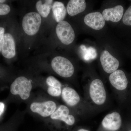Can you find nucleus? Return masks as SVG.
Listing matches in <instances>:
<instances>
[{"instance_id":"nucleus-1","label":"nucleus","mask_w":131,"mask_h":131,"mask_svg":"<svg viewBox=\"0 0 131 131\" xmlns=\"http://www.w3.org/2000/svg\"><path fill=\"white\" fill-rule=\"evenodd\" d=\"M32 88L30 81L26 78L20 77L15 79L10 86V92L12 94L18 95L22 100H27L30 96Z\"/></svg>"},{"instance_id":"nucleus-2","label":"nucleus","mask_w":131,"mask_h":131,"mask_svg":"<svg viewBox=\"0 0 131 131\" xmlns=\"http://www.w3.org/2000/svg\"><path fill=\"white\" fill-rule=\"evenodd\" d=\"M51 65L53 70L62 77H70L74 71V68L71 62L63 57H55L51 61Z\"/></svg>"},{"instance_id":"nucleus-3","label":"nucleus","mask_w":131,"mask_h":131,"mask_svg":"<svg viewBox=\"0 0 131 131\" xmlns=\"http://www.w3.org/2000/svg\"><path fill=\"white\" fill-rule=\"evenodd\" d=\"M42 22L40 15L35 12L27 14L22 20V27L25 32L29 35H33L39 30Z\"/></svg>"},{"instance_id":"nucleus-4","label":"nucleus","mask_w":131,"mask_h":131,"mask_svg":"<svg viewBox=\"0 0 131 131\" xmlns=\"http://www.w3.org/2000/svg\"><path fill=\"white\" fill-rule=\"evenodd\" d=\"M89 92L90 97L94 103L99 105L104 104L106 95L101 80L96 79L91 82L90 86Z\"/></svg>"},{"instance_id":"nucleus-5","label":"nucleus","mask_w":131,"mask_h":131,"mask_svg":"<svg viewBox=\"0 0 131 131\" xmlns=\"http://www.w3.org/2000/svg\"><path fill=\"white\" fill-rule=\"evenodd\" d=\"M56 32L58 38L64 44H70L74 39V32L70 24L67 21L63 20L58 23Z\"/></svg>"},{"instance_id":"nucleus-6","label":"nucleus","mask_w":131,"mask_h":131,"mask_svg":"<svg viewBox=\"0 0 131 131\" xmlns=\"http://www.w3.org/2000/svg\"><path fill=\"white\" fill-rule=\"evenodd\" d=\"M56 103L52 101L43 102H34L31 104L30 108L33 112L37 113L43 117L51 115L56 109Z\"/></svg>"},{"instance_id":"nucleus-7","label":"nucleus","mask_w":131,"mask_h":131,"mask_svg":"<svg viewBox=\"0 0 131 131\" xmlns=\"http://www.w3.org/2000/svg\"><path fill=\"white\" fill-rule=\"evenodd\" d=\"M100 61L103 70L108 74L117 70L119 66L118 60L107 50L103 51L101 53Z\"/></svg>"},{"instance_id":"nucleus-8","label":"nucleus","mask_w":131,"mask_h":131,"mask_svg":"<svg viewBox=\"0 0 131 131\" xmlns=\"http://www.w3.org/2000/svg\"><path fill=\"white\" fill-rule=\"evenodd\" d=\"M84 21L86 25L96 30L102 29L105 24V20L103 15L98 12L86 15L84 17Z\"/></svg>"},{"instance_id":"nucleus-9","label":"nucleus","mask_w":131,"mask_h":131,"mask_svg":"<svg viewBox=\"0 0 131 131\" xmlns=\"http://www.w3.org/2000/svg\"><path fill=\"white\" fill-rule=\"evenodd\" d=\"M102 126L108 130L117 131L122 125V118L118 113L114 112L107 115L102 122Z\"/></svg>"},{"instance_id":"nucleus-10","label":"nucleus","mask_w":131,"mask_h":131,"mask_svg":"<svg viewBox=\"0 0 131 131\" xmlns=\"http://www.w3.org/2000/svg\"><path fill=\"white\" fill-rule=\"evenodd\" d=\"M109 81L115 88L122 91L126 89L128 82L126 75L123 71L117 70L109 76Z\"/></svg>"},{"instance_id":"nucleus-11","label":"nucleus","mask_w":131,"mask_h":131,"mask_svg":"<svg viewBox=\"0 0 131 131\" xmlns=\"http://www.w3.org/2000/svg\"><path fill=\"white\" fill-rule=\"evenodd\" d=\"M0 51L3 56L6 58H12L15 56V43L13 37L9 34H6L4 35Z\"/></svg>"},{"instance_id":"nucleus-12","label":"nucleus","mask_w":131,"mask_h":131,"mask_svg":"<svg viewBox=\"0 0 131 131\" xmlns=\"http://www.w3.org/2000/svg\"><path fill=\"white\" fill-rule=\"evenodd\" d=\"M69 110L66 106L61 105L51 115L52 119L62 121L69 125H72L75 122L73 115L69 114Z\"/></svg>"},{"instance_id":"nucleus-13","label":"nucleus","mask_w":131,"mask_h":131,"mask_svg":"<svg viewBox=\"0 0 131 131\" xmlns=\"http://www.w3.org/2000/svg\"><path fill=\"white\" fill-rule=\"evenodd\" d=\"M124 11V8L122 6L117 5L114 7L104 9L102 14L105 20L117 22L122 18Z\"/></svg>"},{"instance_id":"nucleus-14","label":"nucleus","mask_w":131,"mask_h":131,"mask_svg":"<svg viewBox=\"0 0 131 131\" xmlns=\"http://www.w3.org/2000/svg\"><path fill=\"white\" fill-rule=\"evenodd\" d=\"M62 96L64 102L71 106L77 105L80 100V96L77 91L70 87L64 88L62 92Z\"/></svg>"},{"instance_id":"nucleus-15","label":"nucleus","mask_w":131,"mask_h":131,"mask_svg":"<svg viewBox=\"0 0 131 131\" xmlns=\"http://www.w3.org/2000/svg\"><path fill=\"white\" fill-rule=\"evenodd\" d=\"M86 7L84 0H70L68 3L66 9L68 14L73 16L84 11Z\"/></svg>"},{"instance_id":"nucleus-16","label":"nucleus","mask_w":131,"mask_h":131,"mask_svg":"<svg viewBox=\"0 0 131 131\" xmlns=\"http://www.w3.org/2000/svg\"><path fill=\"white\" fill-rule=\"evenodd\" d=\"M52 10L56 21L58 23L63 21L67 12L63 3L60 2H55L52 6Z\"/></svg>"},{"instance_id":"nucleus-17","label":"nucleus","mask_w":131,"mask_h":131,"mask_svg":"<svg viewBox=\"0 0 131 131\" xmlns=\"http://www.w3.org/2000/svg\"><path fill=\"white\" fill-rule=\"evenodd\" d=\"M52 0L39 1L36 3V8L39 13L43 18L48 16L52 7Z\"/></svg>"},{"instance_id":"nucleus-18","label":"nucleus","mask_w":131,"mask_h":131,"mask_svg":"<svg viewBox=\"0 0 131 131\" xmlns=\"http://www.w3.org/2000/svg\"><path fill=\"white\" fill-rule=\"evenodd\" d=\"M46 82L49 87L61 89L62 84L61 82L52 76L47 77L46 80Z\"/></svg>"},{"instance_id":"nucleus-19","label":"nucleus","mask_w":131,"mask_h":131,"mask_svg":"<svg viewBox=\"0 0 131 131\" xmlns=\"http://www.w3.org/2000/svg\"><path fill=\"white\" fill-rule=\"evenodd\" d=\"M122 21L126 25L131 26V6L128 8L125 13Z\"/></svg>"},{"instance_id":"nucleus-20","label":"nucleus","mask_w":131,"mask_h":131,"mask_svg":"<svg viewBox=\"0 0 131 131\" xmlns=\"http://www.w3.org/2000/svg\"><path fill=\"white\" fill-rule=\"evenodd\" d=\"M10 8L6 4H1L0 5V15H4L9 13Z\"/></svg>"},{"instance_id":"nucleus-21","label":"nucleus","mask_w":131,"mask_h":131,"mask_svg":"<svg viewBox=\"0 0 131 131\" xmlns=\"http://www.w3.org/2000/svg\"><path fill=\"white\" fill-rule=\"evenodd\" d=\"M5 29L3 27H0V48H1L3 40L4 37Z\"/></svg>"},{"instance_id":"nucleus-22","label":"nucleus","mask_w":131,"mask_h":131,"mask_svg":"<svg viewBox=\"0 0 131 131\" xmlns=\"http://www.w3.org/2000/svg\"><path fill=\"white\" fill-rule=\"evenodd\" d=\"M4 108H5V105L4 103L1 102H0V115L1 116L4 112Z\"/></svg>"},{"instance_id":"nucleus-23","label":"nucleus","mask_w":131,"mask_h":131,"mask_svg":"<svg viewBox=\"0 0 131 131\" xmlns=\"http://www.w3.org/2000/svg\"><path fill=\"white\" fill-rule=\"evenodd\" d=\"M78 131H89L88 130H86V129H80V130H78Z\"/></svg>"},{"instance_id":"nucleus-24","label":"nucleus","mask_w":131,"mask_h":131,"mask_svg":"<svg viewBox=\"0 0 131 131\" xmlns=\"http://www.w3.org/2000/svg\"><path fill=\"white\" fill-rule=\"evenodd\" d=\"M5 2V0H1V1H0V2H1V3H2V4L3 3Z\"/></svg>"},{"instance_id":"nucleus-25","label":"nucleus","mask_w":131,"mask_h":131,"mask_svg":"<svg viewBox=\"0 0 131 131\" xmlns=\"http://www.w3.org/2000/svg\"><path fill=\"white\" fill-rule=\"evenodd\" d=\"M129 131H131V130H129Z\"/></svg>"}]
</instances>
